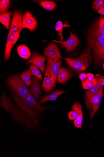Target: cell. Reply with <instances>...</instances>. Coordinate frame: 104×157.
I'll return each mask as SVG.
<instances>
[{"label":"cell","mask_w":104,"mask_h":157,"mask_svg":"<svg viewBox=\"0 0 104 157\" xmlns=\"http://www.w3.org/2000/svg\"><path fill=\"white\" fill-rule=\"evenodd\" d=\"M99 77L97 83L92 88L87 90L86 93L85 102L86 106L88 110L93 109V100L100 88L104 85V76L99 74L96 75Z\"/></svg>","instance_id":"cell-5"},{"label":"cell","mask_w":104,"mask_h":157,"mask_svg":"<svg viewBox=\"0 0 104 157\" xmlns=\"http://www.w3.org/2000/svg\"><path fill=\"white\" fill-rule=\"evenodd\" d=\"M70 36L66 41H59L53 40V42L60 43L66 48V52H68L72 51L77 47L79 41L77 37L74 33L70 32Z\"/></svg>","instance_id":"cell-12"},{"label":"cell","mask_w":104,"mask_h":157,"mask_svg":"<svg viewBox=\"0 0 104 157\" xmlns=\"http://www.w3.org/2000/svg\"><path fill=\"white\" fill-rule=\"evenodd\" d=\"M37 26V21L34 16L30 12H27L23 17L21 30L26 28L33 32L35 30Z\"/></svg>","instance_id":"cell-8"},{"label":"cell","mask_w":104,"mask_h":157,"mask_svg":"<svg viewBox=\"0 0 104 157\" xmlns=\"http://www.w3.org/2000/svg\"><path fill=\"white\" fill-rule=\"evenodd\" d=\"M52 76V90L56 86V78L59 69L62 64V62L59 59L48 58L47 62Z\"/></svg>","instance_id":"cell-6"},{"label":"cell","mask_w":104,"mask_h":157,"mask_svg":"<svg viewBox=\"0 0 104 157\" xmlns=\"http://www.w3.org/2000/svg\"><path fill=\"white\" fill-rule=\"evenodd\" d=\"M39 4L43 8L50 11L54 10L57 7L56 4L52 1H42L40 2Z\"/></svg>","instance_id":"cell-23"},{"label":"cell","mask_w":104,"mask_h":157,"mask_svg":"<svg viewBox=\"0 0 104 157\" xmlns=\"http://www.w3.org/2000/svg\"><path fill=\"white\" fill-rule=\"evenodd\" d=\"M78 114L75 111H70L68 113V118L70 120H75L77 118Z\"/></svg>","instance_id":"cell-30"},{"label":"cell","mask_w":104,"mask_h":157,"mask_svg":"<svg viewBox=\"0 0 104 157\" xmlns=\"http://www.w3.org/2000/svg\"><path fill=\"white\" fill-rule=\"evenodd\" d=\"M65 92H66L64 91L56 90L50 94L45 95L41 99L38 103L40 105L43 104L48 101H55L58 96Z\"/></svg>","instance_id":"cell-18"},{"label":"cell","mask_w":104,"mask_h":157,"mask_svg":"<svg viewBox=\"0 0 104 157\" xmlns=\"http://www.w3.org/2000/svg\"><path fill=\"white\" fill-rule=\"evenodd\" d=\"M87 80L85 84L91 82L94 78V75L91 73L87 74Z\"/></svg>","instance_id":"cell-32"},{"label":"cell","mask_w":104,"mask_h":157,"mask_svg":"<svg viewBox=\"0 0 104 157\" xmlns=\"http://www.w3.org/2000/svg\"><path fill=\"white\" fill-rule=\"evenodd\" d=\"M43 89L49 93L52 90V76L49 66L47 63L45 77L42 85Z\"/></svg>","instance_id":"cell-13"},{"label":"cell","mask_w":104,"mask_h":157,"mask_svg":"<svg viewBox=\"0 0 104 157\" xmlns=\"http://www.w3.org/2000/svg\"><path fill=\"white\" fill-rule=\"evenodd\" d=\"M63 25L62 22L58 21L55 26L56 30L58 32V35L60 36V41H63Z\"/></svg>","instance_id":"cell-26"},{"label":"cell","mask_w":104,"mask_h":157,"mask_svg":"<svg viewBox=\"0 0 104 157\" xmlns=\"http://www.w3.org/2000/svg\"><path fill=\"white\" fill-rule=\"evenodd\" d=\"M103 88V86H102L99 90L94 98L92 104L93 111L91 114V121L92 120L94 116L99 107L102 98L104 96Z\"/></svg>","instance_id":"cell-15"},{"label":"cell","mask_w":104,"mask_h":157,"mask_svg":"<svg viewBox=\"0 0 104 157\" xmlns=\"http://www.w3.org/2000/svg\"><path fill=\"white\" fill-rule=\"evenodd\" d=\"M93 53L95 63L96 64H101L104 60V41Z\"/></svg>","instance_id":"cell-19"},{"label":"cell","mask_w":104,"mask_h":157,"mask_svg":"<svg viewBox=\"0 0 104 157\" xmlns=\"http://www.w3.org/2000/svg\"><path fill=\"white\" fill-rule=\"evenodd\" d=\"M7 84L12 91L14 99L24 98L30 93L27 86L18 75L10 77Z\"/></svg>","instance_id":"cell-2"},{"label":"cell","mask_w":104,"mask_h":157,"mask_svg":"<svg viewBox=\"0 0 104 157\" xmlns=\"http://www.w3.org/2000/svg\"><path fill=\"white\" fill-rule=\"evenodd\" d=\"M103 69H104V62L103 63Z\"/></svg>","instance_id":"cell-34"},{"label":"cell","mask_w":104,"mask_h":157,"mask_svg":"<svg viewBox=\"0 0 104 157\" xmlns=\"http://www.w3.org/2000/svg\"><path fill=\"white\" fill-rule=\"evenodd\" d=\"M98 13L104 16V7L99 9L98 11Z\"/></svg>","instance_id":"cell-33"},{"label":"cell","mask_w":104,"mask_h":157,"mask_svg":"<svg viewBox=\"0 0 104 157\" xmlns=\"http://www.w3.org/2000/svg\"><path fill=\"white\" fill-rule=\"evenodd\" d=\"M96 77L94 78L93 80L91 82L87 83L82 86L83 88L85 89L89 90L93 88L97 83L99 77L95 75Z\"/></svg>","instance_id":"cell-29"},{"label":"cell","mask_w":104,"mask_h":157,"mask_svg":"<svg viewBox=\"0 0 104 157\" xmlns=\"http://www.w3.org/2000/svg\"><path fill=\"white\" fill-rule=\"evenodd\" d=\"M79 78L81 81L82 86L84 85L87 80V75L85 73H82L80 75Z\"/></svg>","instance_id":"cell-31"},{"label":"cell","mask_w":104,"mask_h":157,"mask_svg":"<svg viewBox=\"0 0 104 157\" xmlns=\"http://www.w3.org/2000/svg\"><path fill=\"white\" fill-rule=\"evenodd\" d=\"M17 52L22 58L28 60L30 58L31 53L29 48L25 45H21L17 48Z\"/></svg>","instance_id":"cell-21"},{"label":"cell","mask_w":104,"mask_h":157,"mask_svg":"<svg viewBox=\"0 0 104 157\" xmlns=\"http://www.w3.org/2000/svg\"><path fill=\"white\" fill-rule=\"evenodd\" d=\"M94 25L99 30L104 33V17H101Z\"/></svg>","instance_id":"cell-27"},{"label":"cell","mask_w":104,"mask_h":157,"mask_svg":"<svg viewBox=\"0 0 104 157\" xmlns=\"http://www.w3.org/2000/svg\"><path fill=\"white\" fill-rule=\"evenodd\" d=\"M11 11L1 13L0 14V22L9 30L10 27Z\"/></svg>","instance_id":"cell-20"},{"label":"cell","mask_w":104,"mask_h":157,"mask_svg":"<svg viewBox=\"0 0 104 157\" xmlns=\"http://www.w3.org/2000/svg\"><path fill=\"white\" fill-rule=\"evenodd\" d=\"M46 58L45 56H42L38 53L34 52L32 54L31 58L27 62V64H34L39 69L43 74L45 72V62Z\"/></svg>","instance_id":"cell-10"},{"label":"cell","mask_w":104,"mask_h":157,"mask_svg":"<svg viewBox=\"0 0 104 157\" xmlns=\"http://www.w3.org/2000/svg\"><path fill=\"white\" fill-rule=\"evenodd\" d=\"M73 76V74L70 69L65 67H61L59 69L57 76V82L59 83L64 84Z\"/></svg>","instance_id":"cell-14"},{"label":"cell","mask_w":104,"mask_h":157,"mask_svg":"<svg viewBox=\"0 0 104 157\" xmlns=\"http://www.w3.org/2000/svg\"><path fill=\"white\" fill-rule=\"evenodd\" d=\"M104 41V33L99 30L94 25L89 32L87 43L93 52L101 46Z\"/></svg>","instance_id":"cell-4"},{"label":"cell","mask_w":104,"mask_h":157,"mask_svg":"<svg viewBox=\"0 0 104 157\" xmlns=\"http://www.w3.org/2000/svg\"><path fill=\"white\" fill-rule=\"evenodd\" d=\"M32 85L30 91L34 97L38 99L42 92L40 83L37 78L34 76L31 77Z\"/></svg>","instance_id":"cell-17"},{"label":"cell","mask_w":104,"mask_h":157,"mask_svg":"<svg viewBox=\"0 0 104 157\" xmlns=\"http://www.w3.org/2000/svg\"><path fill=\"white\" fill-rule=\"evenodd\" d=\"M94 10L96 11L104 7V0H96L94 1L92 5Z\"/></svg>","instance_id":"cell-28"},{"label":"cell","mask_w":104,"mask_h":157,"mask_svg":"<svg viewBox=\"0 0 104 157\" xmlns=\"http://www.w3.org/2000/svg\"><path fill=\"white\" fill-rule=\"evenodd\" d=\"M28 70L31 75L37 78L41 81L42 80V75L39 70V68L34 64H31Z\"/></svg>","instance_id":"cell-22"},{"label":"cell","mask_w":104,"mask_h":157,"mask_svg":"<svg viewBox=\"0 0 104 157\" xmlns=\"http://www.w3.org/2000/svg\"><path fill=\"white\" fill-rule=\"evenodd\" d=\"M1 99V107L10 113L14 120L32 128L37 126L41 114L47 108L40 105L30 93L24 98L14 99L17 106L4 94Z\"/></svg>","instance_id":"cell-1"},{"label":"cell","mask_w":104,"mask_h":157,"mask_svg":"<svg viewBox=\"0 0 104 157\" xmlns=\"http://www.w3.org/2000/svg\"><path fill=\"white\" fill-rule=\"evenodd\" d=\"M43 55L48 58L63 60V57L57 46L53 42L49 44L45 50Z\"/></svg>","instance_id":"cell-11"},{"label":"cell","mask_w":104,"mask_h":157,"mask_svg":"<svg viewBox=\"0 0 104 157\" xmlns=\"http://www.w3.org/2000/svg\"><path fill=\"white\" fill-rule=\"evenodd\" d=\"M20 77L28 87L30 86L32 83L31 74L28 70L21 74Z\"/></svg>","instance_id":"cell-24"},{"label":"cell","mask_w":104,"mask_h":157,"mask_svg":"<svg viewBox=\"0 0 104 157\" xmlns=\"http://www.w3.org/2000/svg\"><path fill=\"white\" fill-rule=\"evenodd\" d=\"M82 106L78 102L74 104L72 107V109L76 111L78 114L77 118L74 121V124L76 127L82 129V125L83 119Z\"/></svg>","instance_id":"cell-16"},{"label":"cell","mask_w":104,"mask_h":157,"mask_svg":"<svg viewBox=\"0 0 104 157\" xmlns=\"http://www.w3.org/2000/svg\"><path fill=\"white\" fill-rule=\"evenodd\" d=\"M23 14L20 11H14L12 21L10 28L9 34H16L21 32Z\"/></svg>","instance_id":"cell-7"},{"label":"cell","mask_w":104,"mask_h":157,"mask_svg":"<svg viewBox=\"0 0 104 157\" xmlns=\"http://www.w3.org/2000/svg\"><path fill=\"white\" fill-rule=\"evenodd\" d=\"M21 32L16 34H9L7 39L5 52V59L7 61L10 58L11 51L20 37Z\"/></svg>","instance_id":"cell-9"},{"label":"cell","mask_w":104,"mask_h":157,"mask_svg":"<svg viewBox=\"0 0 104 157\" xmlns=\"http://www.w3.org/2000/svg\"><path fill=\"white\" fill-rule=\"evenodd\" d=\"M67 63L76 72L86 70L91 62L92 58L91 50L86 48L80 56L76 59L66 58Z\"/></svg>","instance_id":"cell-3"},{"label":"cell","mask_w":104,"mask_h":157,"mask_svg":"<svg viewBox=\"0 0 104 157\" xmlns=\"http://www.w3.org/2000/svg\"><path fill=\"white\" fill-rule=\"evenodd\" d=\"M10 1L9 0H1L0 1V12L3 13L7 12L10 6Z\"/></svg>","instance_id":"cell-25"}]
</instances>
